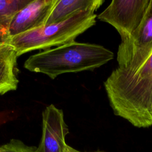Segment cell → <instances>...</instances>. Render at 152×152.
I'll use <instances>...</instances> for the list:
<instances>
[{
	"label": "cell",
	"instance_id": "cell-4",
	"mask_svg": "<svg viewBox=\"0 0 152 152\" xmlns=\"http://www.w3.org/2000/svg\"><path fill=\"white\" fill-rule=\"evenodd\" d=\"M150 0H113L97 16L113 26L124 41L130 37L141 24Z\"/></svg>",
	"mask_w": 152,
	"mask_h": 152
},
{
	"label": "cell",
	"instance_id": "cell-5",
	"mask_svg": "<svg viewBox=\"0 0 152 152\" xmlns=\"http://www.w3.org/2000/svg\"><path fill=\"white\" fill-rule=\"evenodd\" d=\"M152 52V0L135 32L121 41L117 51L118 67H134L144 61Z\"/></svg>",
	"mask_w": 152,
	"mask_h": 152
},
{
	"label": "cell",
	"instance_id": "cell-6",
	"mask_svg": "<svg viewBox=\"0 0 152 152\" xmlns=\"http://www.w3.org/2000/svg\"><path fill=\"white\" fill-rule=\"evenodd\" d=\"M69 129L62 109L50 104L42 112V134L39 152H65V137Z\"/></svg>",
	"mask_w": 152,
	"mask_h": 152
},
{
	"label": "cell",
	"instance_id": "cell-9",
	"mask_svg": "<svg viewBox=\"0 0 152 152\" xmlns=\"http://www.w3.org/2000/svg\"><path fill=\"white\" fill-rule=\"evenodd\" d=\"M17 53L12 46L0 45V96L17 88L19 81L16 75Z\"/></svg>",
	"mask_w": 152,
	"mask_h": 152
},
{
	"label": "cell",
	"instance_id": "cell-2",
	"mask_svg": "<svg viewBox=\"0 0 152 152\" xmlns=\"http://www.w3.org/2000/svg\"><path fill=\"white\" fill-rule=\"evenodd\" d=\"M113 58L114 53L102 45L75 40L30 56L24 67L55 79L65 73L93 71Z\"/></svg>",
	"mask_w": 152,
	"mask_h": 152
},
{
	"label": "cell",
	"instance_id": "cell-7",
	"mask_svg": "<svg viewBox=\"0 0 152 152\" xmlns=\"http://www.w3.org/2000/svg\"><path fill=\"white\" fill-rule=\"evenodd\" d=\"M57 0H30L14 16L8 31L10 38L45 24Z\"/></svg>",
	"mask_w": 152,
	"mask_h": 152
},
{
	"label": "cell",
	"instance_id": "cell-3",
	"mask_svg": "<svg viewBox=\"0 0 152 152\" xmlns=\"http://www.w3.org/2000/svg\"><path fill=\"white\" fill-rule=\"evenodd\" d=\"M96 17L93 11H84L63 21L44 25L11 37L8 44L14 47L17 57L32 50L59 46L75 41L96 24Z\"/></svg>",
	"mask_w": 152,
	"mask_h": 152
},
{
	"label": "cell",
	"instance_id": "cell-13",
	"mask_svg": "<svg viewBox=\"0 0 152 152\" xmlns=\"http://www.w3.org/2000/svg\"><path fill=\"white\" fill-rule=\"evenodd\" d=\"M65 152H81V151H78L77 150H75V148H73L72 147L69 146L68 145H67L66 146V148H65ZM93 152H104V151H93Z\"/></svg>",
	"mask_w": 152,
	"mask_h": 152
},
{
	"label": "cell",
	"instance_id": "cell-11",
	"mask_svg": "<svg viewBox=\"0 0 152 152\" xmlns=\"http://www.w3.org/2000/svg\"><path fill=\"white\" fill-rule=\"evenodd\" d=\"M0 152H39L38 148L28 146L21 141L12 139L8 142L0 145Z\"/></svg>",
	"mask_w": 152,
	"mask_h": 152
},
{
	"label": "cell",
	"instance_id": "cell-8",
	"mask_svg": "<svg viewBox=\"0 0 152 152\" xmlns=\"http://www.w3.org/2000/svg\"><path fill=\"white\" fill-rule=\"evenodd\" d=\"M104 2L103 0H57L45 25L63 21L84 11L95 12Z\"/></svg>",
	"mask_w": 152,
	"mask_h": 152
},
{
	"label": "cell",
	"instance_id": "cell-1",
	"mask_svg": "<svg viewBox=\"0 0 152 152\" xmlns=\"http://www.w3.org/2000/svg\"><path fill=\"white\" fill-rule=\"evenodd\" d=\"M103 86L116 116L137 128L152 126V52L135 66L116 68Z\"/></svg>",
	"mask_w": 152,
	"mask_h": 152
},
{
	"label": "cell",
	"instance_id": "cell-12",
	"mask_svg": "<svg viewBox=\"0 0 152 152\" xmlns=\"http://www.w3.org/2000/svg\"><path fill=\"white\" fill-rule=\"evenodd\" d=\"M10 40V36L8 28L0 25V45L8 43Z\"/></svg>",
	"mask_w": 152,
	"mask_h": 152
},
{
	"label": "cell",
	"instance_id": "cell-10",
	"mask_svg": "<svg viewBox=\"0 0 152 152\" xmlns=\"http://www.w3.org/2000/svg\"><path fill=\"white\" fill-rule=\"evenodd\" d=\"M30 0H0V25L8 28L14 16Z\"/></svg>",
	"mask_w": 152,
	"mask_h": 152
}]
</instances>
